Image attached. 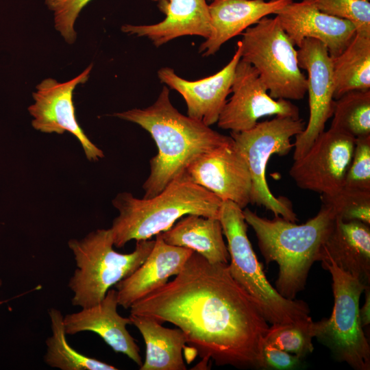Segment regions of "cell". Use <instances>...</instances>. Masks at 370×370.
<instances>
[{"label":"cell","instance_id":"1","mask_svg":"<svg viewBox=\"0 0 370 370\" xmlns=\"http://www.w3.org/2000/svg\"><path fill=\"white\" fill-rule=\"evenodd\" d=\"M130 308V314L177 326L203 360L262 369L269 323L233 279L228 264L210 263L193 251L173 280Z\"/></svg>","mask_w":370,"mask_h":370},{"label":"cell","instance_id":"2","mask_svg":"<svg viewBox=\"0 0 370 370\" xmlns=\"http://www.w3.org/2000/svg\"><path fill=\"white\" fill-rule=\"evenodd\" d=\"M113 116L143 127L157 146L158 153L149 161V175L143 185L145 199L160 193L200 155L232 141L231 136L180 113L172 105L166 86L150 106Z\"/></svg>","mask_w":370,"mask_h":370},{"label":"cell","instance_id":"3","mask_svg":"<svg viewBox=\"0 0 370 370\" xmlns=\"http://www.w3.org/2000/svg\"><path fill=\"white\" fill-rule=\"evenodd\" d=\"M243 212L256 234L265 262L278 265L275 289L283 297L295 299L304 289L312 265L320 260L323 245L336 219L334 212L322 204L318 213L301 225L280 216L273 219L261 217L247 207Z\"/></svg>","mask_w":370,"mask_h":370},{"label":"cell","instance_id":"4","mask_svg":"<svg viewBox=\"0 0 370 370\" xmlns=\"http://www.w3.org/2000/svg\"><path fill=\"white\" fill-rule=\"evenodd\" d=\"M112 203L119 215L110 230L114 245L121 248L132 240L150 239L188 214L219 219L222 201L192 182L184 171L153 197L138 199L123 192Z\"/></svg>","mask_w":370,"mask_h":370},{"label":"cell","instance_id":"5","mask_svg":"<svg viewBox=\"0 0 370 370\" xmlns=\"http://www.w3.org/2000/svg\"><path fill=\"white\" fill-rule=\"evenodd\" d=\"M155 240L136 241L129 254L116 251L110 228L97 229L81 239L68 241L77 269L68 286L73 292L71 304L87 308L100 302L108 291L131 275L145 260Z\"/></svg>","mask_w":370,"mask_h":370},{"label":"cell","instance_id":"6","mask_svg":"<svg viewBox=\"0 0 370 370\" xmlns=\"http://www.w3.org/2000/svg\"><path fill=\"white\" fill-rule=\"evenodd\" d=\"M243 210L231 201H223L219 210V219L227 242L230 275L255 300L268 323H291L310 318L306 302L283 297L266 278L249 240Z\"/></svg>","mask_w":370,"mask_h":370},{"label":"cell","instance_id":"7","mask_svg":"<svg viewBox=\"0 0 370 370\" xmlns=\"http://www.w3.org/2000/svg\"><path fill=\"white\" fill-rule=\"evenodd\" d=\"M241 59L252 65L273 99L300 100L307 78L299 66L297 51L276 16L261 18L242 34Z\"/></svg>","mask_w":370,"mask_h":370},{"label":"cell","instance_id":"8","mask_svg":"<svg viewBox=\"0 0 370 370\" xmlns=\"http://www.w3.org/2000/svg\"><path fill=\"white\" fill-rule=\"evenodd\" d=\"M321 262L332 276L334 306L329 318L314 322V338L338 361L355 370H369L370 346L359 317L360 298L367 285L330 258H323Z\"/></svg>","mask_w":370,"mask_h":370},{"label":"cell","instance_id":"9","mask_svg":"<svg viewBox=\"0 0 370 370\" xmlns=\"http://www.w3.org/2000/svg\"><path fill=\"white\" fill-rule=\"evenodd\" d=\"M306 122L300 118L275 116L271 120L257 123L250 130L230 132V136L243 155L251 178L250 204L263 206L275 217L296 222L298 219L290 201L284 197L274 196L266 181V169L270 157L285 156L294 147L293 136L301 133Z\"/></svg>","mask_w":370,"mask_h":370},{"label":"cell","instance_id":"10","mask_svg":"<svg viewBox=\"0 0 370 370\" xmlns=\"http://www.w3.org/2000/svg\"><path fill=\"white\" fill-rule=\"evenodd\" d=\"M356 138L330 127L323 131L308 150L294 160L289 175L300 188L329 195L344 186Z\"/></svg>","mask_w":370,"mask_h":370},{"label":"cell","instance_id":"11","mask_svg":"<svg viewBox=\"0 0 370 370\" xmlns=\"http://www.w3.org/2000/svg\"><path fill=\"white\" fill-rule=\"evenodd\" d=\"M231 93L217 122L221 129L246 131L266 116L299 118L297 106L287 99L272 98L256 69L241 58L236 67Z\"/></svg>","mask_w":370,"mask_h":370},{"label":"cell","instance_id":"12","mask_svg":"<svg viewBox=\"0 0 370 370\" xmlns=\"http://www.w3.org/2000/svg\"><path fill=\"white\" fill-rule=\"evenodd\" d=\"M90 64L75 78L60 83L53 78H47L38 84L32 93L34 103L28 110L33 117L32 127L43 133L72 134L80 143L86 158L97 161L104 157L103 151L95 145L79 126L75 116L73 93L75 87L86 82L92 70Z\"/></svg>","mask_w":370,"mask_h":370},{"label":"cell","instance_id":"13","mask_svg":"<svg viewBox=\"0 0 370 370\" xmlns=\"http://www.w3.org/2000/svg\"><path fill=\"white\" fill-rule=\"evenodd\" d=\"M298 48L299 66L308 73L310 114L304 130L295 136L294 160L301 157L324 131L326 122L332 116L335 101L332 59L326 46L308 38Z\"/></svg>","mask_w":370,"mask_h":370},{"label":"cell","instance_id":"14","mask_svg":"<svg viewBox=\"0 0 370 370\" xmlns=\"http://www.w3.org/2000/svg\"><path fill=\"white\" fill-rule=\"evenodd\" d=\"M189 179L241 209L250 204L251 178L247 162L234 140L206 152L185 171Z\"/></svg>","mask_w":370,"mask_h":370},{"label":"cell","instance_id":"15","mask_svg":"<svg viewBox=\"0 0 370 370\" xmlns=\"http://www.w3.org/2000/svg\"><path fill=\"white\" fill-rule=\"evenodd\" d=\"M241 58V42L236 45L230 61L219 72L209 77L189 81L178 76L174 70L163 67L158 70L160 81L177 91L184 99L188 116L208 126L216 123L231 93L236 67Z\"/></svg>","mask_w":370,"mask_h":370},{"label":"cell","instance_id":"16","mask_svg":"<svg viewBox=\"0 0 370 370\" xmlns=\"http://www.w3.org/2000/svg\"><path fill=\"white\" fill-rule=\"evenodd\" d=\"M275 14L295 46L305 38H313L326 46L331 57L340 54L356 32L352 22L325 14L305 1H293Z\"/></svg>","mask_w":370,"mask_h":370},{"label":"cell","instance_id":"17","mask_svg":"<svg viewBox=\"0 0 370 370\" xmlns=\"http://www.w3.org/2000/svg\"><path fill=\"white\" fill-rule=\"evenodd\" d=\"M117 291L110 288L98 304L63 317L66 335L92 332L99 335L116 353H122L140 366V349L127 330L132 324L131 319L117 312Z\"/></svg>","mask_w":370,"mask_h":370},{"label":"cell","instance_id":"18","mask_svg":"<svg viewBox=\"0 0 370 370\" xmlns=\"http://www.w3.org/2000/svg\"><path fill=\"white\" fill-rule=\"evenodd\" d=\"M193 252L190 249L169 245L160 233L156 234L154 245L143 264L115 285L119 305L128 309L164 286L170 277L180 273Z\"/></svg>","mask_w":370,"mask_h":370},{"label":"cell","instance_id":"19","mask_svg":"<svg viewBox=\"0 0 370 370\" xmlns=\"http://www.w3.org/2000/svg\"><path fill=\"white\" fill-rule=\"evenodd\" d=\"M157 2L166 16L153 25H129L121 27L130 35L147 37L158 47L176 38L199 36L207 39L212 27L206 0H151Z\"/></svg>","mask_w":370,"mask_h":370},{"label":"cell","instance_id":"20","mask_svg":"<svg viewBox=\"0 0 370 370\" xmlns=\"http://www.w3.org/2000/svg\"><path fill=\"white\" fill-rule=\"evenodd\" d=\"M293 0H214L208 5L212 27L210 37L199 46L203 56L217 52L222 45L241 34L269 14H275Z\"/></svg>","mask_w":370,"mask_h":370},{"label":"cell","instance_id":"21","mask_svg":"<svg viewBox=\"0 0 370 370\" xmlns=\"http://www.w3.org/2000/svg\"><path fill=\"white\" fill-rule=\"evenodd\" d=\"M323 258H330L341 269L369 285V225L336 217L323 245L319 261Z\"/></svg>","mask_w":370,"mask_h":370},{"label":"cell","instance_id":"22","mask_svg":"<svg viewBox=\"0 0 370 370\" xmlns=\"http://www.w3.org/2000/svg\"><path fill=\"white\" fill-rule=\"evenodd\" d=\"M160 234L167 244L190 249L210 263H228L230 255L223 240L222 225L217 218L188 214Z\"/></svg>","mask_w":370,"mask_h":370},{"label":"cell","instance_id":"23","mask_svg":"<svg viewBox=\"0 0 370 370\" xmlns=\"http://www.w3.org/2000/svg\"><path fill=\"white\" fill-rule=\"evenodd\" d=\"M132 323L140 332L146 346L145 359L140 370H185L182 349L185 335L180 328L163 327L147 317L130 314Z\"/></svg>","mask_w":370,"mask_h":370},{"label":"cell","instance_id":"24","mask_svg":"<svg viewBox=\"0 0 370 370\" xmlns=\"http://www.w3.org/2000/svg\"><path fill=\"white\" fill-rule=\"evenodd\" d=\"M331 59L334 99L350 90L370 89V35L356 32L347 47Z\"/></svg>","mask_w":370,"mask_h":370},{"label":"cell","instance_id":"25","mask_svg":"<svg viewBox=\"0 0 370 370\" xmlns=\"http://www.w3.org/2000/svg\"><path fill=\"white\" fill-rule=\"evenodd\" d=\"M51 335L46 339L44 362L62 370H116L113 365L82 354L67 342L61 312L54 308L48 310Z\"/></svg>","mask_w":370,"mask_h":370},{"label":"cell","instance_id":"26","mask_svg":"<svg viewBox=\"0 0 370 370\" xmlns=\"http://www.w3.org/2000/svg\"><path fill=\"white\" fill-rule=\"evenodd\" d=\"M330 127L355 138L370 135V89L353 90L335 99Z\"/></svg>","mask_w":370,"mask_h":370},{"label":"cell","instance_id":"27","mask_svg":"<svg viewBox=\"0 0 370 370\" xmlns=\"http://www.w3.org/2000/svg\"><path fill=\"white\" fill-rule=\"evenodd\" d=\"M314 321L310 317L291 323L271 324L264 342L295 355L301 360L314 350Z\"/></svg>","mask_w":370,"mask_h":370},{"label":"cell","instance_id":"28","mask_svg":"<svg viewBox=\"0 0 370 370\" xmlns=\"http://www.w3.org/2000/svg\"><path fill=\"white\" fill-rule=\"evenodd\" d=\"M321 199L323 204L332 208L336 217L370 224V190L343 186L335 193L321 195Z\"/></svg>","mask_w":370,"mask_h":370},{"label":"cell","instance_id":"29","mask_svg":"<svg viewBox=\"0 0 370 370\" xmlns=\"http://www.w3.org/2000/svg\"><path fill=\"white\" fill-rule=\"evenodd\" d=\"M319 11L330 16L347 20L357 33L370 35L369 0H302Z\"/></svg>","mask_w":370,"mask_h":370},{"label":"cell","instance_id":"30","mask_svg":"<svg viewBox=\"0 0 370 370\" xmlns=\"http://www.w3.org/2000/svg\"><path fill=\"white\" fill-rule=\"evenodd\" d=\"M344 186L370 190V135L356 138Z\"/></svg>","mask_w":370,"mask_h":370},{"label":"cell","instance_id":"31","mask_svg":"<svg viewBox=\"0 0 370 370\" xmlns=\"http://www.w3.org/2000/svg\"><path fill=\"white\" fill-rule=\"evenodd\" d=\"M91 0H46L49 10L54 12L55 27L65 41L72 44L75 41L74 25L82 8Z\"/></svg>","mask_w":370,"mask_h":370},{"label":"cell","instance_id":"32","mask_svg":"<svg viewBox=\"0 0 370 370\" xmlns=\"http://www.w3.org/2000/svg\"><path fill=\"white\" fill-rule=\"evenodd\" d=\"M301 359L293 354L264 342L262 347V369L286 370L296 368Z\"/></svg>","mask_w":370,"mask_h":370},{"label":"cell","instance_id":"33","mask_svg":"<svg viewBox=\"0 0 370 370\" xmlns=\"http://www.w3.org/2000/svg\"><path fill=\"white\" fill-rule=\"evenodd\" d=\"M365 300L361 308H359V317L362 328L370 323V287L367 285L365 288Z\"/></svg>","mask_w":370,"mask_h":370},{"label":"cell","instance_id":"34","mask_svg":"<svg viewBox=\"0 0 370 370\" xmlns=\"http://www.w3.org/2000/svg\"><path fill=\"white\" fill-rule=\"evenodd\" d=\"M1 284H2V281H1V280L0 278V286H1Z\"/></svg>","mask_w":370,"mask_h":370}]
</instances>
